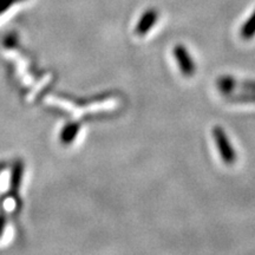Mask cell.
Wrapping results in <instances>:
<instances>
[{"label": "cell", "mask_w": 255, "mask_h": 255, "mask_svg": "<svg viewBox=\"0 0 255 255\" xmlns=\"http://www.w3.org/2000/svg\"><path fill=\"white\" fill-rule=\"evenodd\" d=\"M229 98L235 102H255V95H235Z\"/></svg>", "instance_id": "5"}, {"label": "cell", "mask_w": 255, "mask_h": 255, "mask_svg": "<svg viewBox=\"0 0 255 255\" xmlns=\"http://www.w3.org/2000/svg\"><path fill=\"white\" fill-rule=\"evenodd\" d=\"M213 137L215 139L216 146H218L223 163L227 165L234 164L235 161H237V154H235L225 130L221 127L215 126L213 128Z\"/></svg>", "instance_id": "1"}, {"label": "cell", "mask_w": 255, "mask_h": 255, "mask_svg": "<svg viewBox=\"0 0 255 255\" xmlns=\"http://www.w3.org/2000/svg\"><path fill=\"white\" fill-rule=\"evenodd\" d=\"M158 18V12L156 8H149L148 11L144 12V14L142 15L139 19L138 24H137L136 32L139 36H143L146 32L150 31V28L154 26Z\"/></svg>", "instance_id": "3"}, {"label": "cell", "mask_w": 255, "mask_h": 255, "mask_svg": "<svg viewBox=\"0 0 255 255\" xmlns=\"http://www.w3.org/2000/svg\"><path fill=\"white\" fill-rule=\"evenodd\" d=\"M174 56L175 59L178 64V68H180L181 72L183 73V76L186 77H193L194 73H195V64H194L193 59L188 52L186 47L181 44H177L174 47Z\"/></svg>", "instance_id": "2"}, {"label": "cell", "mask_w": 255, "mask_h": 255, "mask_svg": "<svg viewBox=\"0 0 255 255\" xmlns=\"http://www.w3.org/2000/svg\"><path fill=\"white\" fill-rule=\"evenodd\" d=\"M240 34L245 40H250L255 36V9L247 19L246 23L242 25Z\"/></svg>", "instance_id": "4"}]
</instances>
